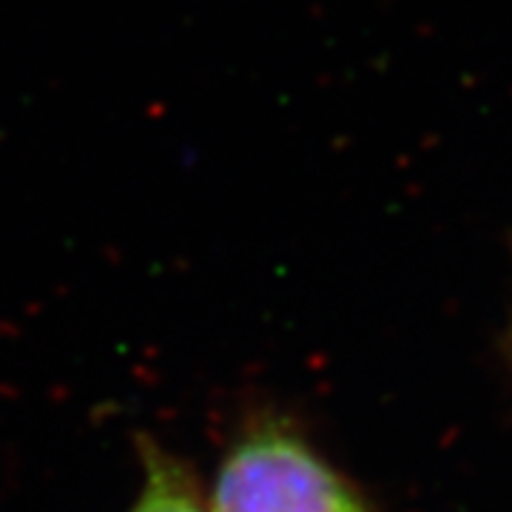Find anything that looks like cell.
Masks as SVG:
<instances>
[{
	"instance_id": "cell-1",
	"label": "cell",
	"mask_w": 512,
	"mask_h": 512,
	"mask_svg": "<svg viewBox=\"0 0 512 512\" xmlns=\"http://www.w3.org/2000/svg\"><path fill=\"white\" fill-rule=\"evenodd\" d=\"M214 512H373L311 444L262 424L228 450L214 484Z\"/></svg>"
},
{
	"instance_id": "cell-2",
	"label": "cell",
	"mask_w": 512,
	"mask_h": 512,
	"mask_svg": "<svg viewBox=\"0 0 512 512\" xmlns=\"http://www.w3.org/2000/svg\"><path fill=\"white\" fill-rule=\"evenodd\" d=\"M131 512H205L183 467L160 450L146 453V487Z\"/></svg>"
}]
</instances>
